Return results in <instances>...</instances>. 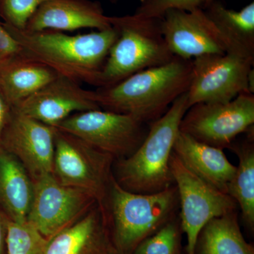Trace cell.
Instances as JSON below:
<instances>
[{
    "label": "cell",
    "instance_id": "6da1fadb",
    "mask_svg": "<svg viewBox=\"0 0 254 254\" xmlns=\"http://www.w3.org/2000/svg\"><path fill=\"white\" fill-rule=\"evenodd\" d=\"M4 25L23 54L44 64L60 76L95 87H98L100 71L118 36L113 26L73 36L53 30H18Z\"/></svg>",
    "mask_w": 254,
    "mask_h": 254
},
{
    "label": "cell",
    "instance_id": "7a4b0ae2",
    "mask_svg": "<svg viewBox=\"0 0 254 254\" xmlns=\"http://www.w3.org/2000/svg\"><path fill=\"white\" fill-rule=\"evenodd\" d=\"M192 60L175 56L171 61L146 68L106 88L94 91V99L107 111L127 114L153 123L190 88Z\"/></svg>",
    "mask_w": 254,
    "mask_h": 254
},
{
    "label": "cell",
    "instance_id": "3957f363",
    "mask_svg": "<svg viewBox=\"0 0 254 254\" xmlns=\"http://www.w3.org/2000/svg\"><path fill=\"white\" fill-rule=\"evenodd\" d=\"M187 110L185 93L163 116L149 124L148 133L138 149L117 162L116 175L113 176L120 186L133 193L150 194L175 185L170 159Z\"/></svg>",
    "mask_w": 254,
    "mask_h": 254
},
{
    "label": "cell",
    "instance_id": "277c9868",
    "mask_svg": "<svg viewBox=\"0 0 254 254\" xmlns=\"http://www.w3.org/2000/svg\"><path fill=\"white\" fill-rule=\"evenodd\" d=\"M112 236L120 254H132L137 246L177 217L180 208L175 185L158 193L143 194L123 188L114 176L106 200Z\"/></svg>",
    "mask_w": 254,
    "mask_h": 254
},
{
    "label": "cell",
    "instance_id": "5b68a950",
    "mask_svg": "<svg viewBox=\"0 0 254 254\" xmlns=\"http://www.w3.org/2000/svg\"><path fill=\"white\" fill-rule=\"evenodd\" d=\"M161 20L136 14L110 16V24L118 36L100 71L97 88L113 86L138 71L173 59L162 33Z\"/></svg>",
    "mask_w": 254,
    "mask_h": 254
},
{
    "label": "cell",
    "instance_id": "8992f818",
    "mask_svg": "<svg viewBox=\"0 0 254 254\" xmlns=\"http://www.w3.org/2000/svg\"><path fill=\"white\" fill-rule=\"evenodd\" d=\"M55 128L119 160L138 149L149 125L131 115L99 109L73 114Z\"/></svg>",
    "mask_w": 254,
    "mask_h": 254
},
{
    "label": "cell",
    "instance_id": "52a82bcc",
    "mask_svg": "<svg viewBox=\"0 0 254 254\" xmlns=\"http://www.w3.org/2000/svg\"><path fill=\"white\" fill-rule=\"evenodd\" d=\"M112 155L57 129L53 174L65 186L85 190L105 207L113 174Z\"/></svg>",
    "mask_w": 254,
    "mask_h": 254
},
{
    "label": "cell",
    "instance_id": "ba28073f",
    "mask_svg": "<svg viewBox=\"0 0 254 254\" xmlns=\"http://www.w3.org/2000/svg\"><path fill=\"white\" fill-rule=\"evenodd\" d=\"M254 60L235 55L210 54L192 60L187 92L188 109L198 103H225L254 92Z\"/></svg>",
    "mask_w": 254,
    "mask_h": 254
},
{
    "label": "cell",
    "instance_id": "9c48e42d",
    "mask_svg": "<svg viewBox=\"0 0 254 254\" xmlns=\"http://www.w3.org/2000/svg\"><path fill=\"white\" fill-rule=\"evenodd\" d=\"M170 168L178 191L180 220L187 236L186 254H194L200 230L213 218L236 211V201L190 171L172 153Z\"/></svg>",
    "mask_w": 254,
    "mask_h": 254
},
{
    "label": "cell",
    "instance_id": "30bf717a",
    "mask_svg": "<svg viewBox=\"0 0 254 254\" xmlns=\"http://www.w3.org/2000/svg\"><path fill=\"white\" fill-rule=\"evenodd\" d=\"M254 125V95L242 93L228 103L192 105L182 118L180 131L224 149Z\"/></svg>",
    "mask_w": 254,
    "mask_h": 254
},
{
    "label": "cell",
    "instance_id": "8fae6325",
    "mask_svg": "<svg viewBox=\"0 0 254 254\" xmlns=\"http://www.w3.org/2000/svg\"><path fill=\"white\" fill-rule=\"evenodd\" d=\"M32 181L27 222L47 239L77 221L97 203L85 190L62 185L53 173L43 174Z\"/></svg>",
    "mask_w": 254,
    "mask_h": 254
},
{
    "label": "cell",
    "instance_id": "7c38bea8",
    "mask_svg": "<svg viewBox=\"0 0 254 254\" xmlns=\"http://www.w3.org/2000/svg\"><path fill=\"white\" fill-rule=\"evenodd\" d=\"M56 128L12 108L0 146L21 162L31 180L53 173Z\"/></svg>",
    "mask_w": 254,
    "mask_h": 254
},
{
    "label": "cell",
    "instance_id": "4fadbf2b",
    "mask_svg": "<svg viewBox=\"0 0 254 254\" xmlns=\"http://www.w3.org/2000/svg\"><path fill=\"white\" fill-rule=\"evenodd\" d=\"M161 31L172 54L182 59L226 53L218 30L204 10H168L162 18Z\"/></svg>",
    "mask_w": 254,
    "mask_h": 254
},
{
    "label": "cell",
    "instance_id": "5bb4252c",
    "mask_svg": "<svg viewBox=\"0 0 254 254\" xmlns=\"http://www.w3.org/2000/svg\"><path fill=\"white\" fill-rule=\"evenodd\" d=\"M13 108L53 127L73 114L101 109L95 101L94 91L85 89L81 83L60 75Z\"/></svg>",
    "mask_w": 254,
    "mask_h": 254
},
{
    "label": "cell",
    "instance_id": "9a60e30c",
    "mask_svg": "<svg viewBox=\"0 0 254 254\" xmlns=\"http://www.w3.org/2000/svg\"><path fill=\"white\" fill-rule=\"evenodd\" d=\"M46 254H120L105 207L96 203L77 221L49 239Z\"/></svg>",
    "mask_w": 254,
    "mask_h": 254
},
{
    "label": "cell",
    "instance_id": "2e32d148",
    "mask_svg": "<svg viewBox=\"0 0 254 254\" xmlns=\"http://www.w3.org/2000/svg\"><path fill=\"white\" fill-rule=\"evenodd\" d=\"M101 3L93 0H48L26 25L27 31H73L83 28L103 31L111 28Z\"/></svg>",
    "mask_w": 254,
    "mask_h": 254
},
{
    "label": "cell",
    "instance_id": "e0dca14e",
    "mask_svg": "<svg viewBox=\"0 0 254 254\" xmlns=\"http://www.w3.org/2000/svg\"><path fill=\"white\" fill-rule=\"evenodd\" d=\"M173 153L196 176L227 193V187L235 175L237 166L229 161L223 149L197 141L180 131L174 144Z\"/></svg>",
    "mask_w": 254,
    "mask_h": 254
},
{
    "label": "cell",
    "instance_id": "ac0fdd59",
    "mask_svg": "<svg viewBox=\"0 0 254 254\" xmlns=\"http://www.w3.org/2000/svg\"><path fill=\"white\" fill-rule=\"evenodd\" d=\"M218 30L226 53L254 60V2L236 11L215 0L204 10Z\"/></svg>",
    "mask_w": 254,
    "mask_h": 254
},
{
    "label": "cell",
    "instance_id": "d6986e66",
    "mask_svg": "<svg viewBox=\"0 0 254 254\" xmlns=\"http://www.w3.org/2000/svg\"><path fill=\"white\" fill-rule=\"evenodd\" d=\"M44 64L21 54L0 63V87L12 107L58 77Z\"/></svg>",
    "mask_w": 254,
    "mask_h": 254
},
{
    "label": "cell",
    "instance_id": "ffe728a7",
    "mask_svg": "<svg viewBox=\"0 0 254 254\" xmlns=\"http://www.w3.org/2000/svg\"><path fill=\"white\" fill-rule=\"evenodd\" d=\"M33 198V181L16 157L0 146V205L6 217L18 223L27 222Z\"/></svg>",
    "mask_w": 254,
    "mask_h": 254
},
{
    "label": "cell",
    "instance_id": "44dd1931",
    "mask_svg": "<svg viewBox=\"0 0 254 254\" xmlns=\"http://www.w3.org/2000/svg\"><path fill=\"white\" fill-rule=\"evenodd\" d=\"M245 139L233 141L228 148L238 158L235 175L229 183L227 193L236 201L247 230L254 232V129L246 132Z\"/></svg>",
    "mask_w": 254,
    "mask_h": 254
},
{
    "label": "cell",
    "instance_id": "7402d4cb",
    "mask_svg": "<svg viewBox=\"0 0 254 254\" xmlns=\"http://www.w3.org/2000/svg\"><path fill=\"white\" fill-rule=\"evenodd\" d=\"M194 254H254L243 236L236 211L210 220L200 230Z\"/></svg>",
    "mask_w": 254,
    "mask_h": 254
},
{
    "label": "cell",
    "instance_id": "603a6c76",
    "mask_svg": "<svg viewBox=\"0 0 254 254\" xmlns=\"http://www.w3.org/2000/svg\"><path fill=\"white\" fill-rule=\"evenodd\" d=\"M48 240L28 222L6 223V242L8 254H46Z\"/></svg>",
    "mask_w": 254,
    "mask_h": 254
},
{
    "label": "cell",
    "instance_id": "cb8c5ba5",
    "mask_svg": "<svg viewBox=\"0 0 254 254\" xmlns=\"http://www.w3.org/2000/svg\"><path fill=\"white\" fill-rule=\"evenodd\" d=\"M181 224L175 217L158 231L142 241L132 254H184Z\"/></svg>",
    "mask_w": 254,
    "mask_h": 254
},
{
    "label": "cell",
    "instance_id": "d4e9b609",
    "mask_svg": "<svg viewBox=\"0 0 254 254\" xmlns=\"http://www.w3.org/2000/svg\"><path fill=\"white\" fill-rule=\"evenodd\" d=\"M215 0H140L134 14L143 17L162 18L168 10H205Z\"/></svg>",
    "mask_w": 254,
    "mask_h": 254
},
{
    "label": "cell",
    "instance_id": "484cf974",
    "mask_svg": "<svg viewBox=\"0 0 254 254\" xmlns=\"http://www.w3.org/2000/svg\"><path fill=\"white\" fill-rule=\"evenodd\" d=\"M48 0H0V17L3 23L18 30H25L31 16Z\"/></svg>",
    "mask_w": 254,
    "mask_h": 254
},
{
    "label": "cell",
    "instance_id": "4316f807",
    "mask_svg": "<svg viewBox=\"0 0 254 254\" xmlns=\"http://www.w3.org/2000/svg\"><path fill=\"white\" fill-rule=\"evenodd\" d=\"M23 54L22 49L8 31L4 23L0 21V63Z\"/></svg>",
    "mask_w": 254,
    "mask_h": 254
},
{
    "label": "cell",
    "instance_id": "83f0119b",
    "mask_svg": "<svg viewBox=\"0 0 254 254\" xmlns=\"http://www.w3.org/2000/svg\"><path fill=\"white\" fill-rule=\"evenodd\" d=\"M13 107L10 105L0 87V142L3 132L9 121Z\"/></svg>",
    "mask_w": 254,
    "mask_h": 254
},
{
    "label": "cell",
    "instance_id": "f1b7e54d",
    "mask_svg": "<svg viewBox=\"0 0 254 254\" xmlns=\"http://www.w3.org/2000/svg\"><path fill=\"white\" fill-rule=\"evenodd\" d=\"M8 218L0 210V254H3L5 239H6V223Z\"/></svg>",
    "mask_w": 254,
    "mask_h": 254
},
{
    "label": "cell",
    "instance_id": "f546056e",
    "mask_svg": "<svg viewBox=\"0 0 254 254\" xmlns=\"http://www.w3.org/2000/svg\"><path fill=\"white\" fill-rule=\"evenodd\" d=\"M110 2H111L112 4H116V3L118 2L119 0H108Z\"/></svg>",
    "mask_w": 254,
    "mask_h": 254
}]
</instances>
